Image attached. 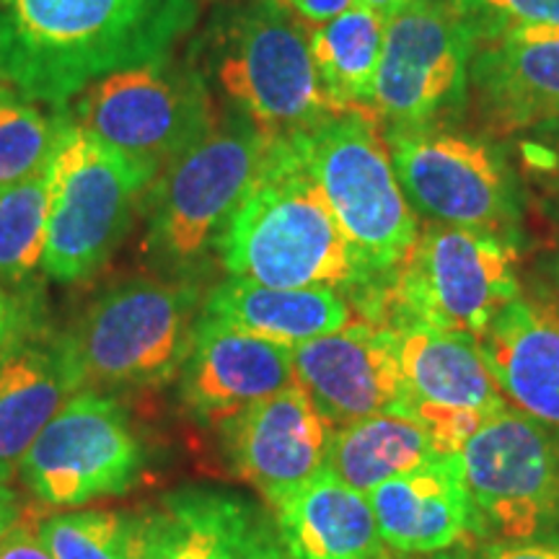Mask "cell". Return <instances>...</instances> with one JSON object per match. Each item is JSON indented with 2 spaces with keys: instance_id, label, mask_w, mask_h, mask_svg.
I'll list each match as a JSON object with an SVG mask.
<instances>
[{
  "instance_id": "cell-1",
  "label": "cell",
  "mask_w": 559,
  "mask_h": 559,
  "mask_svg": "<svg viewBox=\"0 0 559 559\" xmlns=\"http://www.w3.org/2000/svg\"><path fill=\"white\" fill-rule=\"evenodd\" d=\"M198 0H0V86L66 104L120 70L171 58Z\"/></svg>"
},
{
  "instance_id": "cell-2",
  "label": "cell",
  "mask_w": 559,
  "mask_h": 559,
  "mask_svg": "<svg viewBox=\"0 0 559 559\" xmlns=\"http://www.w3.org/2000/svg\"><path fill=\"white\" fill-rule=\"evenodd\" d=\"M228 277L275 288H326L358 317L379 321L389 285L366 267L288 135L272 138L267 164L215 251Z\"/></svg>"
},
{
  "instance_id": "cell-3",
  "label": "cell",
  "mask_w": 559,
  "mask_h": 559,
  "mask_svg": "<svg viewBox=\"0 0 559 559\" xmlns=\"http://www.w3.org/2000/svg\"><path fill=\"white\" fill-rule=\"evenodd\" d=\"M272 138L234 109L158 171L143 200L140 241L153 275L200 285L228 221L267 164Z\"/></svg>"
},
{
  "instance_id": "cell-4",
  "label": "cell",
  "mask_w": 559,
  "mask_h": 559,
  "mask_svg": "<svg viewBox=\"0 0 559 559\" xmlns=\"http://www.w3.org/2000/svg\"><path fill=\"white\" fill-rule=\"evenodd\" d=\"M202 300L198 283L153 272L104 288L60 332L75 391L115 394L177 381Z\"/></svg>"
},
{
  "instance_id": "cell-5",
  "label": "cell",
  "mask_w": 559,
  "mask_h": 559,
  "mask_svg": "<svg viewBox=\"0 0 559 559\" xmlns=\"http://www.w3.org/2000/svg\"><path fill=\"white\" fill-rule=\"evenodd\" d=\"M288 138L347 241L389 285L415 247L419 221L396 179L381 122L370 111L347 109Z\"/></svg>"
},
{
  "instance_id": "cell-6",
  "label": "cell",
  "mask_w": 559,
  "mask_h": 559,
  "mask_svg": "<svg viewBox=\"0 0 559 559\" xmlns=\"http://www.w3.org/2000/svg\"><path fill=\"white\" fill-rule=\"evenodd\" d=\"M207 58L230 107L270 135L309 130L334 115L313 68L309 29L272 0L221 16Z\"/></svg>"
},
{
  "instance_id": "cell-7",
  "label": "cell",
  "mask_w": 559,
  "mask_h": 559,
  "mask_svg": "<svg viewBox=\"0 0 559 559\" xmlns=\"http://www.w3.org/2000/svg\"><path fill=\"white\" fill-rule=\"evenodd\" d=\"M156 169L70 124L55 153L45 275L75 285L94 277L122 247Z\"/></svg>"
},
{
  "instance_id": "cell-8",
  "label": "cell",
  "mask_w": 559,
  "mask_h": 559,
  "mask_svg": "<svg viewBox=\"0 0 559 559\" xmlns=\"http://www.w3.org/2000/svg\"><path fill=\"white\" fill-rule=\"evenodd\" d=\"M519 257V239L432 223L391 277L379 321H417L479 340L521 293Z\"/></svg>"
},
{
  "instance_id": "cell-9",
  "label": "cell",
  "mask_w": 559,
  "mask_h": 559,
  "mask_svg": "<svg viewBox=\"0 0 559 559\" xmlns=\"http://www.w3.org/2000/svg\"><path fill=\"white\" fill-rule=\"evenodd\" d=\"M412 210L432 223L519 239V177L500 145L449 124L383 128Z\"/></svg>"
},
{
  "instance_id": "cell-10",
  "label": "cell",
  "mask_w": 559,
  "mask_h": 559,
  "mask_svg": "<svg viewBox=\"0 0 559 559\" xmlns=\"http://www.w3.org/2000/svg\"><path fill=\"white\" fill-rule=\"evenodd\" d=\"M459 459L481 539L559 542V428L506 404Z\"/></svg>"
},
{
  "instance_id": "cell-11",
  "label": "cell",
  "mask_w": 559,
  "mask_h": 559,
  "mask_svg": "<svg viewBox=\"0 0 559 559\" xmlns=\"http://www.w3.org/2000/svg\"><path fill=\"white\" fill-rule=\"evenodd\" d=\"M210 83L194 60L164 58L91 83L73 122L160 171L218 124Z\"/></svg>"
},
{
  "instance_id": "cell-12",
  "label": "cell",
  "mask_w": 559,
  "mask_h": 559,
  "mask_svg": "<svg viewBox=\"0 0 559 559\" xmlns=\"http://www.w3.org/2000/svg\"><path fill=\"white\" fill-rule=\"evenodd\" d=\"M148 464L145 440L115 394L75 391L19 461V479L47 508L130 492Z\"/></svg>"
},
{
  "instance_id": "cell-13",
  "label": "cell",
  "mask_w": 559,
  "mask_h": 559,
  "mask_svg": "<svg viewBox=\"0 0 559 559\" xmlns=\"http://www.w3.org/2000/svg\"><path fill=\"white\" fill-rule=\"evenodd\" d=\"M477 32L451 0H417L386 21L373 88L381 128L445 124L466 107Z\"/></svg>"
},
{
  "instance_id": "cell-14",
  "label": "cell",
  "mask_w": 559,
  "mask_h": 559,
  "mask_svg": "<svg viewBox=\"0 0 559 559\" xmlns=\"http://www.w3.org/2000/svg\"><path fill=\"white\" fill-rule=\"evenodd\" d=\"M290 349L298 386L332 428L400 412L409 400L394 332L383 321L355 317L342 330Z\"/></svg>"
},
{
  "instance_id": "cell-15",
  "label": "cell",
  "mask_w": 559,
  "mask_h": 559,
  "mask_svg": "<svg viewBox=\"0 0 559 559\" xmlns=\"http://www.w3.org/2000/svg\"><path fill=\"white\" fill-rule=\"evenodd\" d=\"M332 430L296 383L223 419L221 445L230 469L275 508L324 469Z\"/></svg>"
},
{
  "instance_id": "cell-16",
  "label": "cell",
  "mask_w": 559,
  "mask_h": 559,
  "mask_svg": "<svg viewBox=\"0 0 559 559\" xmlns=\"http://www.w3.org/2000/svg\"><path fill=\"white\" fill-rule=\"evenodd\" d=\"M293 349L200 313L177 376L181 407L200 423H223L249 404L296 386Z\"/></svg>"
},
{
  "instance_id": "cell-17",
  "label": "cell",
  "mask_w": 559,
  "mask_h": 559,
  "mask_svg": "<svg viewBox=\"0 0 559 559\" xmlns=\"http://www.w3.org/2000/svg\"><path fill=\"white\" fill-rule=\"evenodd\" d=\"M464 109L489 140H513L557 120L559 29L521 32L477 45Z\"/></svg>"
},
{
  "instance_id": "cell-18",
  "label": "cell",
  "mask_w": 559,
  "mask_h": 559,
  "mask_svg": "<svg viewBox=\"0 0 559 559\" xmlns=\"http://www.w3.org/2000/svg\"><path fill=\"white\" fill-rule=\"evenodd\" d=\"M13 304V300H11ZM75 394L60 332L50 330L34 300L13 304V324L0 347V479Z\"/></svg>"
},
{
  "instance_id": "cell-19",
  "label": "cell",
  "mask_w": 559,
  "mask_h": 559,
  "mask_svg": "<svg viewBox=\"0 0 559 559\" xmlns=\"http://www.w3.org/2000/svg\"><path fill=\"white\" fill-rule=\"evenodd\" d=\"M368 502L386 547L402 557L451 551L479 536L459 456L436 459L383 481L368 492Z\"/></svg>"
},
{
  "instance_id": "cell-20",
  "label": "cell",
  "mask_w": 559,
  "mask_h": 559,
  "mask_svg": "<svg viewBox=\"0 0 559 559\" xmlns=\"http://www.w3.org/2000/svg\"><path fill=\"white\" fill-rule=\"evenodd\" d=\"M479 349L502 394L534 419L559 428V306L523 296L498 311Z\"/></svg>"
},
{
  "instance_id": "cell-21",
  "label": "cell",
  "mask_w": 559,
  "mask_h": 559,
  "mask_svg": "<svg viewBox=\"0 0 559 559\" xmlns=\"http://www.w3.org/2000/svg\"><path fill=\"white\" fill-rule=\"evenodd\" d=\"M272 523L288 559H404L383 542L368 495L326 466L277 502Z\"/></svg>"
},
{
  "instance_id": "cell-22",
  "label": "cell",
  "mask_w": 559,
  "mask_h": 559,
  "mask_svg": "<svg viewBox=\"0 0 559 559\" xmlns=\"http://www.w3.org/2000/svg\"><path fill=\"white\" fill-rule=\"evenodd\" d=\"M389 326L394 332L396 355L412 400L489 415L506 407L508 400L481 355L479 340L417 321Z\"/></svg>"
},
{
  "instance_id": "cell-23",
  "label": "cell",
  "mask_w": 559,
  "mask_h": 559,
  "mask_svg": "<svg viewBox=\"0 0 559 559\" xmlns=\"http://www.w3.org/2000/svg\"><path fill=\"white\" fill-rule=\"evenodd\" d=\"M202 313L285 347L337 332L358 317L337 290L275 288L243 277L221 280L210 288Z\"/></svg>"
},
{
  "instance_id": "cell-24",
  "label": "cell",
  "mask_w": 559,
  "mask_h": 559,
  "mask_svg": "<svg viewBox=\"0 0 559 559\" xmlns=\"http://www.w3.org/2000/svg\"><path fill=\"white\" fill-rule=\"evenodd\" d=\"M443 459L432 436L409 409L381 412L332 430L326 469L368 495L383 481Z\"/></svg>"
},
{
  "instance_id": "cell-25",
  "label": "cell",
  "mask_w": 559,
  "mask_h": 559,
  "mask_svg": "<svg viewBox=\"0 0 559 559\" xmlns=\"http://www.w3.org/2000/svg\"><path fill=\"white\" fill-rule=\"evenodd\" d=\"M383 37H386V21L362 3H355L337 19L309 29L313 68L334 111L362 109L373 115L370 107H373Z\"/></svg>"
},
{
  "instance_id": "cell-26",
  "label": "cell",
  "mask_w": 559,
  "mask_h": 559,
  "mask_svg": "<svg viewBox=\"0 0 559 559\" xmlns=\"http://www.w3.org/2000/svg\"><path fill=\"white\" fill-rule=\"evenodd\" d=\"M160 559H230L262 510L221 487H181L158 502Z\"/></svg>"
},
{
  "instance_id": "cell-27",
  "label": "cell",
  "mask_w": 559,
  "mask_h": 559,
  "mask_svg": "<svg viewBox=\"0 0 559 559\" xmlns=\"http://www.w3.org/2000/svg\"><path fill=\"white\" fill-rule=\"evenodd\" d=\"M55 156L34 177L0 192V288L13 304L32 298L47 247Z\"/></svg>"
},
{
  "instance_id": "cell-28",
  "label": "cell",
  "mask_w": 559,
  "mask_h": 559,
  "mask_svg": "<svg viewBox=\"0 0 559 559\" xmlns=\"http://www.w3.org/2000/svg\"><path fill=\"white\" fill-rule=\"evenodd\" d=\"M70 124L66 107L45 111L0 86V192L45 169Z\"/></svg>"
},
{
  "instance_id": "cell-29",
  "label": "cell",
  "mask_w": 559,
  "mask_h": 559,
  "mask_svg": "<svg viewBox=\"0 0 559 559\" xmlns=\"http://www.w3.org/2000/svg\"><path fill=\"white\" fill-rule=\"evenodd\" d=\"M145 508H88L37 521L52 559H128Z\"/></svg>"
},
{
  "instance_id": "cell-30",
  "label": "cell",
  "mask_w": 559,
  "mask_h": 559,
  "mask_svg": "<svg viewBox=\"0 0 559 559\" xmlns=\"http://www.w3.org/2000/svg\"><path fill=\"white\" fill-rule=\"evenodd\" d=\"M477 32V45L521 32L559 29V0H451Z\"/></svg>"
},
{
  "instance_id": "cell-31",
  "label": "cell",
  "mask_w": 559,
  "mask_h": 559,
  "mask_svg": "<svg viewBox=\"0 0 559 559\" xmlns=\"http://www.w3.org/2000/svg\"><path fill=\"white\" fill-rule=\"evenodd\" d=\"M404 409H409L419 423L428 428L432 443L440 456H459L461 449L466 445L479 425L489 417V412L464 409V407H443V404H430L419 400H407Z\"/></svg>"
},
{
  "instance_id": "cell-32",
  "label": "cell",
  "mask_w": 559,
  "mask_h": 559,
  "mask_svg": "<svg viewBox=\"0 0 559 559\" xmlns=\"http://www.w3.org/2000/svg\"><path fill=\"white\" fill-rule=\"evenodd\" d=\"M513 140L521 169L547 192L559 194V117Z\"/></svg>"
},
{
  "instance_id": "cell-33",
  "label": "cell",
  "mask_w": 559,
  "mask_h": 559,
  "mask_svg": "<svg viewBox=\"0 0 559 559\" xmlns=\"http://www.w3.org/2000/svg\"><path fill=\"white\" fill-rule=\"evenodd\" d=\"M0 559H52L39 539L37 521L19 519L5 531V536L0 539Z\"/></svg>"
},
{
  "instance_id": "cell-34",
  "label": "cell",
  "mask_w": 559,
  "mask_h": 559,
  "mask_svg": "<svg viewBox=\"0 0 559 559\" xmlns=\"http://www.w3.org/2000/svg\"><path fill=\"white\" fill-rule=\"evenodd\" d=\"M469 559H559V542H485Z\"/></svg>"
},
{
  "instance_id": "cell-35",
  "label": "cell",
  "mask_w": 559,
  "mask_h": 559,
  "mask_svg": "<svg viewBox=\"0 0 559 559\" xmlns=\"http://www.w3.org/2000/svg\"><path fill=\"white\" fill-rule=\"evenodd\" d=\"M230 559H288V555H285L283 544H280L275 523L264 513H260L254 528L249 531V536L243 539L239 551Z\"/></svg>"
},
{
  "instance_id": "cell-36",
  "label": "cell",
  "mask_w": 559,
  "mask_h": 559,
  "mask_svg": "<svg viewBox=\"0 0 559 559\" xmlns=\"http://www.w3.org/2000/svg\"><path fill=\"white\" fill-rule=\"evenodd\" d=\"M306 26H321L353 9L358 0H272Z\"/></svg>"
},
{
  "instance_id": "cell-37",
  "label": "cell",
  "mask_w": 559,
  "mask_h": 559,
  "mask_svg": "<svg viewBox=\"0 0 559 559\" xmlns=\"http://www.w3.org/2000/svg\"><path fill=\"white\" fill-rule=\"evenodd\" d=\"M160 544H164V521H160L158 506H145L143 523H140L135 544L128 559H160Z\"/></svg>"
},
{
  "instance_id": "cell-38",
  "label": "cell",
  "mask_w": 559,
  "mask_h": 559,
  "mask_svg": "<svg viewBox=\"0 0 559 559\" xmlns=\"http://www.w3.org/2000/svg\"><path fill=\"white\" fill-rule=\"evenodd\" d=\"M19 519H21L19 492L11 487V481L0 479V539H3L5 531H9Z\"/></svg>"
},
{
  "instance_id": "cell-39",
  "label": "cell",
  "mask_w": 559,
  "mask_h": 559,
  "mask_svg": "<svg viewBox=\"0 0 559 559\" xmlns=\"http://www.w3.org/2000/svg\"><path fill=\"white\" fill-rule=\"evenodd\" d=\"M358 3L379 13L383 21H391L394 16H400L402 11H407L412 3H417V0H358Z\"/></svg>"
},
{
  "instance_id": "cell-40",
  "label": "cell",
  "mask_w": 559,
  "mask_h": 559,
  "mask_svg": "<svg viewBox=\"0 0 559 559\" xmlns=\"http://www.w3.org/2000/svg\"><path fill=\"white\" fill-rule=\"evenodd\" d=\"M542 272H544V277H547L549 288H551V293H555V298L559 304V247L551 251L547 260H544Z\"/></svg>"
},
{
  "instance_id": "cell-41",
  "label": "cell",
  "mask_w": 559,
  "mask_h": 559,
  "mask_svg": "<svg viewBox=\"0 0 559 559\" xmlns=\"http://www.w3.org/2000/svg\"><path fill=\"white\" fill-rule=\"evenodd\" d=\"M13 324V304L9 298V293L0 288V347H3L5 337H9Z\"/></svg>"
},
{
  "instance_id": "cell-42",
  "label": "cell",
  "mask_w": 559,
  "mask_h": 559,
  "mask_svg": "<svg viewBox=\"0 0 559 559\" xmlns=\"http://www.w3.org/2000/svg\"><path fill=\"white\" fill-rule=\"evenodd\" d=\"M407 559V557H404ZM419 559H469V549H459V551H438V555H425Z\"/></svg>"
}]
</instances>
